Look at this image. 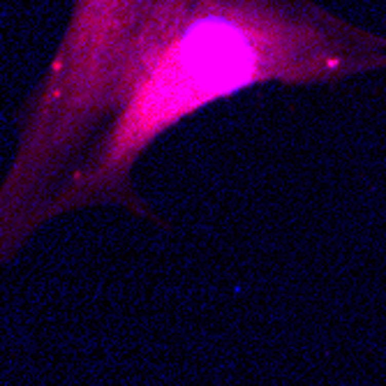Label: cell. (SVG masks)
<instances>
[{
	"mask_svg": "<svg viewBox=\"0 0 386 386\" xmlns=\"http://www.w3.org/2000/svg\"><path fill=\"white\" fill-rule=\"evenodd\" d=\"M386 72V35L315 0H74L0 181V264L93 206L150 218L134 167L215 102Z\"/></svg>",
	"mask_w": 386,
	"mask_h": 386,
	"instance_id": "6da1fadb",
	"label": "cell"
}]
</instances>
